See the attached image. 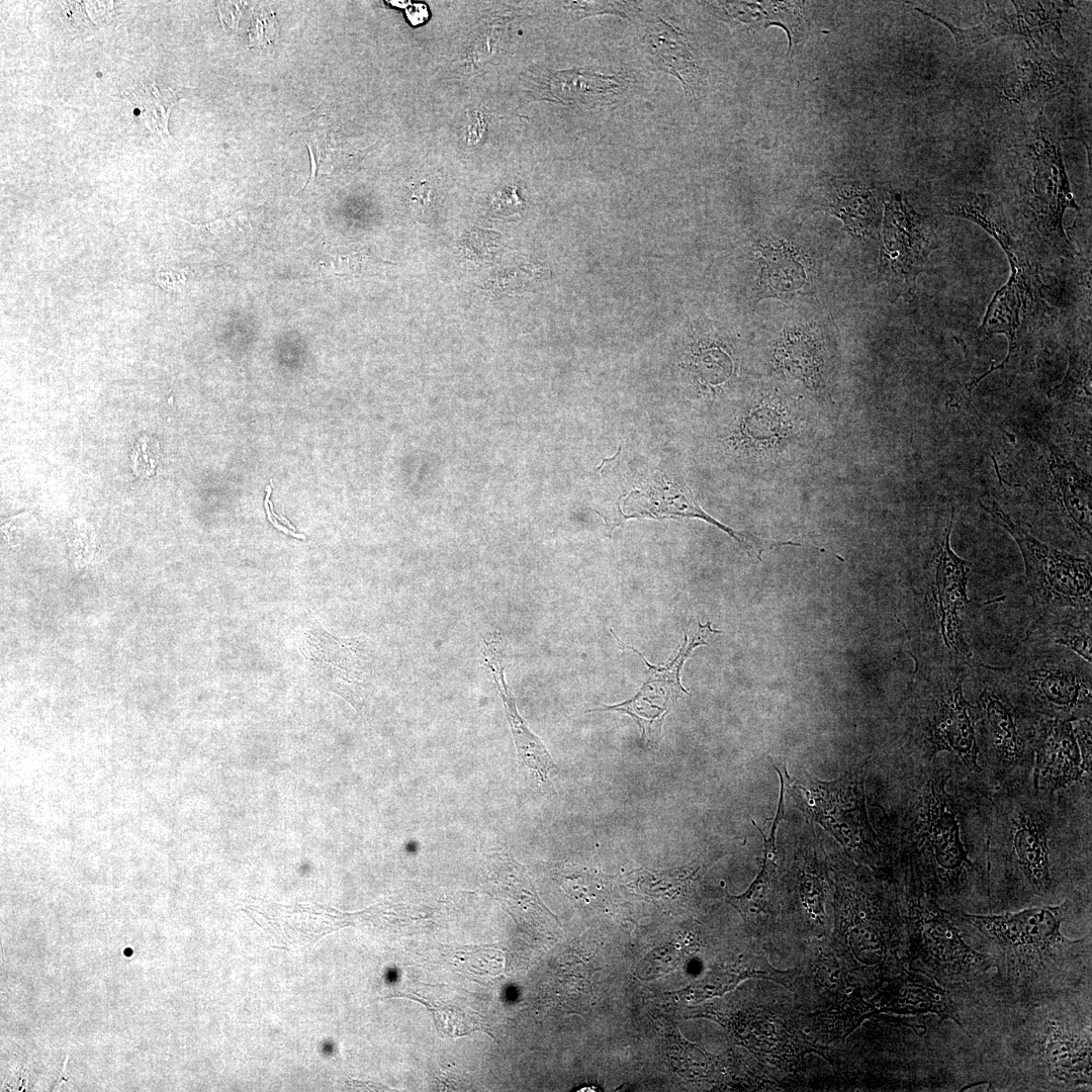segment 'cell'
Returning <instances> with one entry per match:
<instances>
[{"mask_svg":"<svg viewBox=\"0 0 1092 1092\" xmlns=\"http://www.w3.org/2000/svg\"><path fill=\"white\" fill-rule=\"evenodd\" d=\"M277 31V21L274 14L261 10L254 14L252 25L249 29L250 47L271 44Z\"/></svg>","mask_w":1092,"mask_h":1092,"instance_id":"obj_33","label":"cell"},{"mask_svg":"<svg viewBox=\"0 0 1092 1092\" xmlns=\"http://www.w3.org/2000/svg\"><path fill=\"white\" fill-rule=\"evenodd\" d=\"M969 666L925 662L917 672V682L925 699L924 731L932 755L952 752L970 769L979 771L975 710L963 688Z\"/></svg>","mask_w":1092,"mask_h":1092,"instance_id":"obj_6","label":"cell"},{"mask_svg":"<svg viewBox=\"0 0 1092 1092\" xmlns=\"http://www.w3.org/2000/svg\"><path fill=\"white\" fill-rule=\"evenodd\" d=\"M979 503L1019 546L1025 565L1026 592L1036 619L1091 615L1090 561L1038 541L1014 523L989 494Z\"/></svg>","mask_w":1092,"mask_h":1092,"instance_id":"obj_3","label":"cell"},{"mask_svg":"<svg viewBox=\"0 0 1092 1092\" xmlns=\"http://www.w3.org/2000/svg\"><path fill=\"white\" fill-rule=\"evenodd\" d=\"M983 21L973 27L964 29L947 22L946 20L924 11L920 8L915 10L943 24L952 34L958 51L970 53L982 44L1003 36L1016 35L1015 15L1007 14L1004 9H993L986 5Z\"/></svg>","mask_w":1092,"mask_h":1092,"instance_id":"obj_28","label":"cell"},{"mask_svg":"<svg viewBox=\"0 0 1092 1092\" xmlns=\"http://www.w3.org/2000/svg\"><path fill=\"white\" fill-rule=\"evenodd\" d=\"M952 517L935 542L922 595L926 662L971 665L972 653L965 640L962 620L969 604L967 583L971 564L951 550Z\"/></svg>","mask_w":1092,"mask_h":1092,"instance_id":"obj_4","label":"cell"},{"mask_svg":"<svg viewBox=\"0 0 1092 1092\" xmlns=\"http://www.w3.org/2000/svg\"><path fill=\"white\" fill-rule=\"evenodd\" d=\"M917 969L940 985L967 986L997 966L995 959L969 945L949 912L925 900L916 909Z\"/></svg>","mask_w":1092,"mask_h":1092,"instance_id":"obj_8","label":"cell"},{"mask_svg":"<svg viewBox=\"0 0 1092 1092\" xmlns=\"http://www.w3.org/2000/svg\"><path fill=\"white\" fill-rule=\"evenodd\" d=\"M885 232L892 246L902 247V257L910 268L920 265L934 249V237L925 220L900 196H894L887 206Z\"/></svg>","mask_w":1092,"mask_h":1092,"instance_id":"obj_19","label":"cell"},{"mask_svg":"<svg viewBox=\"0 0 1092 1092\" xmlns=\"http://www.w3.org/2000/svg\"><path fill=\"white\" fill-rule=\"evenodd\" d=\"M159 279H165L163 280L165 286L172 288H182L185 283L184 275L174 271H165L160 273Z\"/></svg>","mask_w":1092,"mask_h":1092,"instance_id":"obj_36","label":"cell"},{"mask_svg":"<svg viewBox=\"0 0 1092 1092\" xmlns=\"http://www.w3.org/2000/svg\"><path fill=\"white\" fill-rule=\"evenodd\" d=\"M158 446L156 443L152 444L151 439L143 437L136 443L134 453L132 454L133 470L136 474L142 476L152 475L157 466V460L159 455Z\"/></svg>","mask_w":1092,"mask_h":1092,"instance_id":"obj_34","label":"cell"},{"mask_svg":"<svg viewBox=\"0 0 1092 1092\" xmlns=\"http://www.w3.org/2000/svg\"><path fill=\"white\" fill-rule=\"evenodd\" d=\"M774 360L778 370L810 392L818 394L826 388L828 365L824 352L806 333L790 332L784 336L777 344Z\"/></svg>","mask_w":1092,"mask_h":1092,"instance_id":"obj_17","label":"cell"},{"mask_svg":"<svg viewBox=\"0 0 1092 1092\" xmlns=\"http://www.w3.org/2000/svg\"><path fill=\"white\" fill-rule=\"evenodd\" d=\"M427 7L423 4H415L407 10L408 19L413 24H419L428 16Z\"/></svg>","mask_w":1092,"mask_h":1092,"instance_id":"obj_38","label":"cell"},{"mask_svg":"<svg viewBox=\"0 0 1092 1092\" xmlns=\"http://www.w3.org/2000/svg\"><path fill=\"white\" fill-rule=\"evenodd\" d=\"M1018 157L1024 173L1020 192L1025 216L1041 233L1066 242L1063 214L1067 208L1078 207L1071 193L1060 140L1042 109L1020 146Z\"/></svg>","mask_w":1092,"mask_h":1092,"instance_id":"obj_5","label":"cell"},{"mask_svg":"<svg viewBox=\"0 0 1092 1092\" xmlns=\"http://www.w3.org/2000/svg\"><path fill=\"white\" fill-rule=\"evenodd\" d=\"M311 637L324 648L318 640L312 635ZM328 642L331 648H324L329 652V655L317 651L313 648H308V655L314 665L322 670H327L324 673H331L332 677H336L337 680H341L344 686H358L360 676L364 673L366 657L364 654L363 642L353 638V640H338L330 634H327Z\"/></svg>","mask_w":1092,"mask_h":1092,"instance_id":"obj_22","label":"cell"},{"mask_svg":"<svg viewBox=\"0 0 1092 1092\" xmlns=\"http://www.w3.org/2000/svg\"><path fill=\"white\" fill-rule=\"evenodd\" d=\"M1003 670L1016 698L1041 720L1090 718L1091 663L1074 651L1026 639Z\"/></svg>","mask_w":1092,"mask_h":1092,"instance_id":"obj_2","label":"cell"},{"mask_svg":"<svg viewBox=\"0 0 1092 1092\" xmlns=\"http://www.w3.org/2000/svg\"><path fill=\"white\" fill-rule=\"evenodd\" d=\"M1015 7L1016 35L1024 38L1028 48L1052 50L1064 42L1061 20L1072 1H1012Z\"/></svg>","mask_w":1092,"mask_h":1092,"instance_id":"obj_20","label":"cell"},{"mask_svg":"<svg viewBox=\"0 0 1092 1092\" xmlns=\"http://www.w3.org/2000/svg\"><path fill=\"white\" fill-rule=\"evenodd\" d=\"M1026 639L1066 647L1091 663V615L1035 619L1027 631Z\"/></svg>","mask_w":1092,"mask_h":1092,"instance_id":"obj_21","label":"cell"},{"mask_svg":"<svg viewBox=\"0 0 1092 1092\" xmlns=\"http://www.w3.org/2000/svg\"><path fill=\"white\" fill-rule=\"evenodd\" d=\"M1089 376V364L1081 363L1073 357L1066 378L1053 390L1050 397L1057 401H1067L1081 396L1082 393L1090 395V390L1087 388Z\"/></svg>","mask_w":1092,"mask_h":1092,"instance_id":"obj_31","label":"cell"},{"mask_svg":"<svg viewBox=\"0 0 1092 1092\" xmlns=\"http://www.w3.org/2000/svg\"><path fill=\"white\" fill-rule=\"evenodd\" d=\"M787 792L811 820L821 824L844 847L874 845L875 833L869 823L860 769L848 771L833 782L790 778L786 766H775Z\"/></svg>","mask_w":1092,"mask_h":1092,"instance_id":"obj_7","label":"cell"},{"mask_svg":"<svg viewBox=\"0 0 1092 1092\" xmlns=\"http://www.w3.org/2000/svg\"><path fill=\"white\" fill-rule=\"evenodd\" d=\"M1022 1045L1048 1080L1071 1087L1091 1085L1090 1027L1052 1011L1035 1020Z\"/></svg>","mask_w":1092,"mask_h":1092,"instance_id":"obj_11","label":"cell"},{"mask_svg":"<svg viewBox=\"0 0 1092 1092\" xmlns=\"http://www.w3.org/2000/svg\"><path fill=\"white\" fill-rule=\"evenodd\" d=\"M718 7L727 18L742 23L780 24L788 30L790 48L798 35L801 13L797 3L789 2H721Z\"/></svg>","mask_w":1092,"mask_h":1092,"instance_id":"obj_26","label":"cell"},{"mask_svg":"<svg viewBox=\"0 0 1092 1092\" xmlns=\"http://www.w3.org/2000/svg\"><path fill=\"white\" fill-rule=\"evenodd\" d=\"M271 492H272V487H271V486H268V487H267V494H266V498H265V508H266V512H267V517H268L269 521H270V522H271V523L273 524V526H274V527H276V528H277L278 530H281V531H282V532H284L285 534L291 535V536H293V537H295V538H299V539H305V536H304V535H302V534H297V533H295V532H292V531L288 530L287 528H284V527H282V526H281V525H279V524H278V523H277V522H276V521H275L274 519H272V517H271L272 515H271V511H270V506H269V498H270V494H271Z\"/></svg>","mask_w":1092,"mask_h":1092,"instance_id":"obj_37","label":"cell"},{"mask_svg":"<svg viewBox=\"0 0 1092 1092\" xmlns=\"http://www.w3.org/2000/svg\"><path fill=\"white\" fill-rule=\"evenodd\" d=\"M834 213L840 216L850 230L869 232L877 217V203L873 193L863 187L848 186L836 194Z\"/></svg>","mask_w":1092,"mask_h":1092,"instance_id":"obj_30","label":"cell"},{"mask_svg":"<svg viewBox=\"0 0 1092 1092\" xmlns=\"http://www.w3.org/2000/svg\"><path fill=\"white\" fill-rule=\"evenodd\" d=\"M1066 903L1000 914H954L984 935L1000 954L1001 980L1020 1000L1056 996L1089 973L1090 936L1061 931Z\"/></svg>","mask_w":1092,"mask_h":1092,"instance_id":"obj_1","label":"cell"},{"mask_svg":"<svg viewBox=\"0 0 1092 1092\" xmlns=\"http://www.w3.org/2000/svg\"><path fill=\"white\" fill-rule=\"evenodd\" d=\"M618 643L637 653L644 661L647 672L639 691L630 699L615 705H603L587 712H619L630 716L641 731V738L648 747H654L660 740L665 717L682 694H689L680 682V671L693 650L700 645H707V639L721 631L713 630L711 622L705 625L698 622V628L691 636L685 635L684 642L676 655L662 666L652 665L634 647L621 641L611 629Z\"/></svg>","mask_w":1092,"mask_h":1092,"instance_id":"obj_9","label":"cell"},{"mask_svg":"<svg viewBox=\"0 0 1092 1092\" xmlns=\"http://www.w3.org/2000/svg\"><path fill=\"white\" fill-rule=\"evenodd\" d=\"M654 60L676 76L686 88L695 80L698 66L682 37L672 27L660 22L648 35Z\"/></svg>","mask_w":1092,"mask_h":1092,"instance_id":"obj_27","label":"cell"},{"mask_svg":"<svg viewBox=\"0 0 1092 1092\" xmlns=\"http://www.w3.org/2000/svg\"><path fill=\"white\" fill-rule=\"evenodd\" d=\"M483 658L503 700L516 745L518 761L535 776L540 785H543L548 782L549 774L555 767V763L542 740L529 729L518 712L515 697L505 680L502 636L497 632L484 642Z\"/></svg>","mask_w":1092,"mask_h":1092,"instance_id":"obj_15","label":"cell"},{"mask_svg":"<svg viewBox=\"0 0 1092 1092\" xmlns=\"http://www.w3.org/2000/svg\"><path fill=\"white\" fill-rule=\"evenodd\" d=\"M681 871H669L664 873H655L654 875H647L644 878L642 887L645 893L649 895H673L678 889H680V883L686 877L681 875Z\"/></svg>","mask_w":1092,"mask_h":1092,"instance_id":"obj_32","label":"cell"},{"mask_svg":"<svg viewBox=\"0 0 1092 1092\" xmlns=\"http://www.w3.org/2000/svg\"><path fill=\"white\" fill-rule=\"evenodd\" d=\"M493 206L500 212H516L522 207V201L517 194L516 188H507L499 191L494 199Z\"/></svg>","mask_w":1092,"mask_h":1092,"instance_id":"obj_35","label":"cell"},{"mask_svg":"<svg viewBox=\"0 0 1092 1092\" xmlns=\"http://www.w3.org/2000/svg\"><path fill=\"white\" fill-rule=\"evenodd\" d=\"M616 76L596 75L587 71L556 72L549 81L551 94L564 101L590 103L605 100L622 89Z\"/></svg>","mask_w":1092,"mask_h":1092,"instance_id":"obj_24","label":"cell"},{"mask_svg":"<svg viewBox=\"0 0 1092 1092\" xmlns=\"http://www.w3.org/2000/svg\"><path fill=\"white\" fill-rule=\"evenodd\" d=\"M1074 67L1052 50L1028 48L1008 73L1003 94L1016 104L1043 109L1051 99L1072 91Z\"/></svg>","mask_w":1092,"mask_h":1092,"instance_id":"obj_13","label":"cell"},{"mask_svg":"<svg viewBox=\"0 0 1092 1092\" xmlns=\"http://www.w3.org/2000/svg\"><path fill=\"white\" fill-rule=\"evenodd\" d=\"M1012 846L1025 879L1036 892L1046 893L1052 877L1044 828L1032 816L1020 813L1013 821Z\"/></svg>","mask_w":1092,"mask_h":1092,"instance_id":"obj_18","label":"cell"},{"mask_svg":"<svg viewBox=\"0 0 1092 1092\" xmlns=\"http://www.w3.org/2000/svg\"><path fill=\"white\" fill-rule=\"evenodd\" d=\"M122 95L140 110V118L150 131L170 136L169 115L181 98L180 92L172 88L161 90L155 82H142L124 89Z\"/></svg>","mask_w":1092,"mask_h":1092,"instance_id":"obj_25","label":"cell"},{"mask_svg":"<svg viewBox=\"0 0 1092 1092\" xmlns=\"http://www.w3.org/2000/svg\"><path fill=\"white\" fill-rule=\"evenodd\" d=\"M922 834L931 852L934 873L940 879L954 883L961 875L974 869L961 840L957 814L952 810L943 786H933L924 799Z\"/></svg>","mask_w":1092,"mask_h":1092,"instance_id":"obj_14","label":"cell"},{"mask_svg":"<svg viewBox=\"0 0 1092 1092\" xmlns=\"http://www.w3.org/2000/svg\"><path fill=\"white\" fill-rule=\"evenodd\" d=\"M946 212L971 219L988 231L1004 247L1011 245L1004 215L990 195L965 194L952 199Z\"/></svg>","mask_w":1092,"mask_h":1092,"instance_id":"obj_29","label":"cell"},{"mask_svg":"<svg viewBox=\"0 0 1092 1092\" xmlns=\"http://www.w3.org/2000/svg\"><path fill=\"white\" fill-rule=\"evenodd\" d=\"M1083 143H1084V144L1086 145V142H1083ZM1086 147H1087V145H1086ZM1087 149H1088V148H1087ZM1088 151H1089V150H1088ZM1089 156H1090V158H1091V152H1090V151H1089Z\"/></svg>","mask_w":1092,"mask_h":1092,"instance_id":"obj_39","label":"cell"},{"mask_svg":"<svg viewBox=\"0 0 1092 1092\" xmlns=\"http://www.w3.org/2000/svg\"><path fill=\"white\" fill-rule=\"evenodd\" d=\"M1016 260L1013 256L1011 279L994 296L982 326L992 333H1004L1009 339V353L1006 359L1001 365L992 367L990 371L1003 367L1015 368L1018 362L1019 339L1023 334V321L1031 301V286L1025 280L1023 271H1020Z\"/></svg>","mask_w":1092,"mask_h":1092,"instance_id":"obj_16","label":"cell"},{"mask_svg":"<svg viewBox=\"0 0 1092 1092\" xmlns=\"http://www.w3.org/2000/svg\"><path fill=\"white\" fill-rule=\"evenodd\" d=\"M764 265L761 284L777 295L789 294L802 288L807 281L804 261L786 245H767L761 250Z\"/></svg>","mask_w":1092,"mask_h":1092,"instance_id":"obj_23","label":"cell"},{"mask_svg":"<svg viewBox=\"0 0 1092 1092\" xmlns=\"http://www.w3.org/2000/svg\"><path fill=\"white\" fill-rule=\"evenodd\" d=\"M1034 783L1036 788L1057 790L1070 785L1090 768L1091 723L1081 720V732L1071 720H1040L1036 729Z\"/></svg>","mask_w":1092,"mask_h":1092,"instance_id":"obj_12","label":"cell"},{"mask_svg":"<svg viewBox=\"0 0 1092 1092\" xmlns=\"http://www.w3.org/2000/svg\"><path fill=\"white\" fill-rule=\"evenodd\" d=\"M741 427L748 455L760 468L794 460L810 446L813 434L811 418L778 392L760 393Z\"/></svg>","mask_w":1092,"mask_h":1092,"instance_id":"obj_10","label":"cell"}]
</instances>
